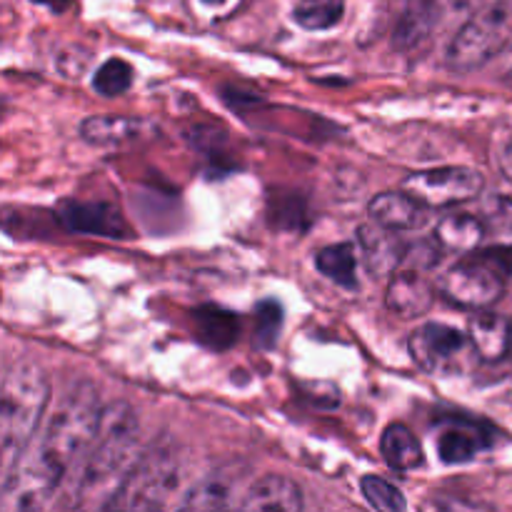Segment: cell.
Here are the masks:
<instances>
[{"mask_svg": "<svg viewBox=\"0 0 512 512\" xmlns=\"http://www.w3.org/2000/svg\"><path fill=\"white\" fill-rule=\"evenodd\" d=\"M103 410L105 408L100 405L95 385L88 380H80L63 395L58 408L53 410L38 443L30 445L23 455L33 460L55 483H63L70 465L80 455L88 453L90 445L95 443Z\"/></svg>", "mask_w": 512, "mask_h": 512, "instance_id": "1", "label": "cell"}, {"mask_svg": "<svg viewBox=\"0 0 512 512\" xmlns=\"http://www.w3.org/2000/svg\"><path fill=\"white\" fill-rule=\"evenodd\" d=\"M48 398L50 385L38 363L15 360L5 368L0 383V445L5 473L33 445Z\"/></svg>", "mask_w": 512, "mask_h": 512, "instance_id": "2", "label": "cell"}, {"mask_svg": "<svg viewBox=\"0 0 512 512\" xmlns=\"http://www.w3.org/2000/svg\"><path fill=\"white\" fill-rule=\"evenodd\" d=\"M138 435V415L128 403H110L103 410L95 443L85 453L88 455L83 465L85 493H98L105 485H113L118 490L123 485L125 475L140 458Z\"/></svg>", "mask_w": 512, "mask_h": 512, "instance_id": "3", "label": "cell"}, {"mask_svg": "<svg viewBox=\"0 0 512 512\" xmlns=\"http://www.w3.org/2000/svg\"><path fill=\"white\" fill-rule=\"evenodd\" d=\"M512 45V0H480L445 50L450 70L483 68Z\"/></svg>", "mask_w": 512, "mask_h": 512, "instance_id": "4", "label": "cell"}, {"mask_svg": "<svg viewBox=\"0 0 512 512\" xmlns=\"http://www.w3.org/2000/svg\"><path fill=\"white\" fill-rule=\"evenodd\" d=\"M178 485V458L168 445L145 450L118 488L125 512H163Z\"/></svg>", "mask_w": 512, "mask_h": 512, "instance_id": "5", "label": "cell"}, {"mask_svg": "<svg viewBox=\"0 0 512 512\" xmlns=\"http://www.w3.org/2000/svg\"><path fill=\"white\" fill-rule=\"evenodd\" d=\"M483 175L465 165L420 170L405 178L403 190L425 208H450V205L468 203L483 193Z\"/></svg>", "mask_w": 512, "mask_h": 512, "instance_id": "6", "label": "cell"}, {"mask_svg": "<svg viewBox=\"0 0 512 512\" xmlns=\"http://www.w3.org/2000/svg\"><path fill=\"white\" fill-rule=\"evenodd\" d=\"M505 290V278L480 258H468L453 265L440 280V293L450 303L468 310H488L500 300Z\"/></svg>", "mask_w": 512, "mask_h": 512, "instance_id": "7", "label": "cell"}, {"mask_svg": "<svg viewBox=\"0 0 512 512\" xmlns=\"http://www.w3.org/2000/svg\"><path fill=\"white\" fill-rule=\"evenodd\" d=\"M470 353H475L470 338L453 325L425 323L410 335V355L428 373H448V370L463 368Z\"/></svg>", "mask_w": 512, "mask_h": 512, "instance_id": "8", "label": "cell"}, {"mask_svg": "<svg viewBox=\"0 0 512 512\" xmlns=\"http://www.w3.org/2000/svg\"><path fill=\"white\" fill-rule=\"evenodd\" d=\"M160 128L148 118L133 115H90L80 123V138L98 148H123L155 140Z\"/></svg>", "mask_w": 512, "mask_h": 512, "instance_id": "9", "label": "cell"}, {"mask_svg": "<svg viewBox=\"0 0 512 512\" xmlns=\"http://www.w3.org/2000/svg\"><path fill=\"white\" fill-rule=\"evenodd\" d=\"M58 220L80 235H100V238H125L130 233L123 215L110 203H88V200H63L55 208Z\"/></svg>", "mask_w": 512, "mask_h": 512, "instance_id": "10", "label": "cell"}, {"mask_svg": "<svg viewBox=\"0 0 512 512\" xmlns=\"http://www.w3.org/2000/svg\"><path fill=\"white\" fill-rule=\"evenodd\" d=\"M435 303V288L418 270H398L390 275L388 290H385V308L403 320L423 318Z\"/></svg>", "mask_w": 512, "mask_h": 512, "instance_id": "11", "label": "cell"}, {"mask_svg": "<svg viewBox=\"0 0 512 512\" xmlns=\"http://www.w3.org/2000/svg\"><path fill=\"white\" fill-rule=\"evenodd\" d=\"M368 215L375 225L390 230V233H408V230H418L425 223L428 208L410 198L405 190H400V193L375 195L368 205Z\"/></svg>", "mask_w": 512, "mask_h": 512, "instance_id": "12", "label": "cell"}, {"mask_svg": "<svg viewBox=\"0 0 512 512\" xmlns=\"http://www.w3.org/2000/svg\"><path fill=\"white\" fill-rule=\"evenodd\" d=\"M303 493L298 483L285 475H265L245 493L240 512H300Z\"/></svg>", "mask_w": 512, "mask_h": 512, "instance_id": "13", "label": "cell"}, {"mask_svg": "<svg viewBox=\"0 0 512 512\" xmlns=\"http://www.w3.org/2000/svg\"><path fill=\"white\" fill-rule=\"evenodd\" d=\"M468 338L480 360L500 363L512 350V323H508L503 315L480 310L475 318H470Z\"/></svg>", "mask_w": 512, "mask_h": 512, "instance_id": "14", "label": "cell"}, {"mask_svg": "<svg viewBox=\"0 0 512 512\" xmlns=\"http://www.w3.org/2000/svg\"><path fill=\"white\" fill-rule=\"evenodd\" d=\"M190 320H193L195 338L208 350L220 353V350H228L238 343L240 318L233 310L220 308V305H200L193 310Z\"/></svg>", "mask_w": 512, "mask_h": 512, "instance_id": "15", "label": "cell"}, {"mask_svg": "<svg viewBox=\"0 0 512 512\" xmlns=\"http://www.w3.org/2000/svg\"><path fill=\"white\" fill-rule=\"evenodd\" d=\"M358 245L363 250V260L370 273L385 275L398 273V265L405 263V248L395 233L380 228V225H360L358 228Z\"/></svg>", "mask_w": 512, "mask_h": 512, "instance_id": "16", "label": "cell"}, {"mask_svg": "<svg viewBox=\"0 0 512 512\" xmlns=\"http://www.w3.org/2000/svg\"><path fill=\"white\" fill-rule=\"evenodd\" d=\"M440 0H408L400 13L398 25L393 33V45L398 50H413L428 40L433 33L435 18H438Z\"/></svg>", "mask_w": 512, "mask_h": 512, "instance_id": "17", "label": "cell"}, {"mask_svg": "<svg viewBox=\"0 0 512 512\" xmlns=\"http://www.w3.org/2000/svg\"><path fill=\"white\" fill-rule=\"evenodd\" d=\"M380 453H383L385 463L398 470V473H410V470H418L425 463L423 445L415 438L413 430L403 423H393L383 430Z\"/></svg>", "mask_w": 512, "mask_h": 512, "instance_id": "18", "label": "cell"}, {"mask_svg": "<svg viewBox=\"0 0 512 512\" xmlns=\"http://www.w3.org/2000/svg\"><path fill=\"white\" fill-rule=\"evenodd\" d=\"M485 238V223L475 215L455 213L448 215L435 228V240L443 250H453V253H473Z\"/></svg>", "mask_w": 512, "mask_h": 512, "instance_id": "19", "label": "cell"}, {"mask_svg": "<svg viewBox=\"0 0 512 512\" xmlns=\"http://www.w3.org/2000/svg\"><path fill=\"white\" fill-rule=\"evenodd\" d=\"M490 445L488 435L480 433V425H468L458 423L450 425L440 433L438 438V455L443 458V463L458 465V463H470L480 450H485Z\"/></svg>", "mask_w": 512, "mask_h": 512, "instance_id": "20", "label": "cell"}, {"mask_svg": "<svg viewBox=\"0 0 512 512\" xmlns=\"http://www.w3.org/2000/svg\"><path fill=\"white\" fill-rule=\"evenodd\" d=\"M233 488L223 475H208L183 495L175 512H230Z\"/></svg>", "mask_w": 512, "mask_h": 512, "instance_id": "21", "label": "cell"}, {"mask_svg": "<svg viewBox=\"0 0 512 512\" xmlns=\"http://www.w3.org/2000/svg\"><path fill=\"white\" fill-rule=\"evenodd\" d=\"M315 268L333 280L335 285L345 290L358 288V255L350 243H335L328 248L318 250L315 255Z\"/></svg>", "mask_w": 512, "mask_h": 512, "instance_id": "22", "label": "cell"}, {"mask_svg": "<svg viewBox=\"0 0 512 512\" xmlns=\"http://www.w3.org/2000/svg\"><path fill=\"white\" fill-rule=\"evenodd\" d=\"M345 0H298L293 20L305 30H330L343 20Z\"/></svg>", "mask_w": 512, "mask_h": 512, "instance_id": "23", "label": "cell"}, {"mask_svg": "<svg viewBox=\"0 0 512 512\" xmlns=\"http://www.w3.org/2000/svg\"><path fill=\"white\" fill-rule=\"evenodd\" d=\"M360 493L375 512H408V500H405L403 490L378 475H365L360 480Z\"/></svg>", "mask_w": 512, "mask_h": 512, "instance_id": "24", "label": "cell"}, {"mask_svg": "<svg viewBox=\"0 0 512 512\" xmlns=\"http://www.w3.org/2000/svg\"><path fill=\"white\" fill-rule=\"evenodd\" d=\"M133 85V65L123 58H108L93 75V88L103 98H118Z\"/></svg>", "mask_w": 512, "mask_h": 512, "instance_id": "25", "label": "cell"}, {"mask_svg": "<svg viewBox=\"0 0 512 512\" xmlns=\"http://www.w3.org/2000/svg\"><path fill=\"white\" fill-rule=\"evenodd\" d=\"M280 328H283V308L275 300H263L255 308V345L270 350L278 340Z\"/></svg>", "mask_w": 512, "mask_h": 512, "instance_id": "26", "label": "cell"}, {"mask_svg": "<svg viewBox=\"0 0 512 512\" xmlns=\"http://www.w3.org/2000/svg\"><path fill=\"white\" fill-rule=\"evenodd\" d=\"M88 63H90V53L88 50L78 48V45L63 48L58 53V58H55V68H58V73L70 80L80 78V75L85 73V68H88Z\"/></svg>", "mask_w": 512, "mask_h": 512, "instance_id": "27", "label": "cell"}, {"mask_svg": "<svg viewBox=\"0 0 512 512\" xmlns=\"http://www.w3.org/2000/svg\"><path fill=\"white\" fill-rule=\"evenodd\" d=\"M475 258H480L490 268L498 270L505 280L512 275V245H493V248L475 250Z\"/></svg>", "mask_w": 512, "mask_h": 512, "instance_id": "28", "label": "cell"}, {"mask_svg": "<svg viewBox=\"0 0 512 512\" xmlns=\"http://www.w3.org/2000/svg\"><path fill=\"white\" fill-rule=\"evenodd\" d=\"M480 220L495 230L498 228L510 230L512 228V203L505 198H495L493 203L488 205V210H485V218H480Z\"/></svg>", "mask_w": 512, "mask_h": 512, "instance_id": "29", "label": "cell"}, {"mask_svg": "<svg viewBox=\"0 0 512 512\" xmlns=\"http://www.w3.org/2000/svg\"><path fill=\"white\" fill-rule=\"evenodd\" d=\"M438 508L443 512H495L488 503H483V500L460 498V495H440Z\"/></svg>", "mask_w": 512, "mask_h": 512, "instance_id": "30", "label": "cell"}, {"mask_svg": "<svg viewBox=\"0 0 512 512\" xmlns=\"http://www.w3.org/2000/svg\"><path fill=\"white\" fill-rule=\"evenodd\" d=\"M83 512H125V505H123V500H120V493L115 490V493L108 495V498L90 503Z\"/></svg>", "mask_w": 512, "mask_h": 512, "instance_id": "31", "label": "cell"}, {"mask_svg": "<svg viewBox=\"0 0 512 512\" xmlns=\"http://www.w3.org/2000/svg\"><path fill=\"white\" fill-rule=\"evenodd\" d=\"M500 173H503V178L508 183H512V140L505 143V148L500 150Z\"/></svg>", "mask_w": 512, "mask_h": 512, "instance_id": "32", "label": "cell"}, {"mask_svg": "<svg viewBox=\"0 0 512 512\" xmlns=\"http://www.w3.org/2000/svg\"><path fill=\"white\" fill-rule=\"evenodd\" d=\"M33 3L45 5V8L55 10V13H63V10L70 8V0H33Z\"/></svg>", "mask_w": 512, "mask_h": 512, "instance_id": "33", "label": "cell"}, {"mask_svg": "<svg viewBox=\"0 0 512 512\" xmlns=\"http://www.w3.org/2000/svg\"><path fill=\"white\" fill-rule=\"evenodd\" d=\"M505 70H508V75H512V45L508 48V60H505Z\"/></svg>", "mask_w": 512, "mask_h": 512, "instance_id": "34", "label": "cell"}, {"mask_svg": "<svg viewBox=\"0 0 512 512\" xmlns=\"http://www.w3.org/2000/svg\"><path fill=\"white\" fill-rule=\"evenodd\" d=\"M203 5H210V8H218V5H225V0H200Z\"/></svg>", "mask_w": 512, "mask_h": 512, "instance_id": "35", "label": "cell"}, {"mask_svg": "<svg viewBox=\"0 0 512 512\" xmlns=\"http://www.w3.org/2000/svg\"><path fill=\"white\" fill-rule=\"evenodd\" d=\"M510 355H512V350H510Z\"/></svg>", "mask_w": 512, "mask_h": 512, "instance_id": "36", "label": "cell"}]
</instances>
